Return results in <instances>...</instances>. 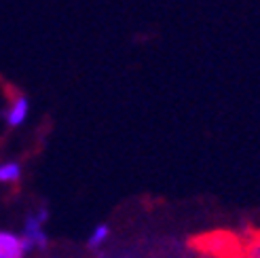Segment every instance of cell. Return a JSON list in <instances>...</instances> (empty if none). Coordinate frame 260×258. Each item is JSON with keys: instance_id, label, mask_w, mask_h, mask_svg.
Instances as JSON below:
<instances>
[{"instance_id": "1", "label": "cell", "mask_w": 260, "mask_h": 258, "mask_svg": "<svg viewBox=\"0 0 260 258\" xmlns=\"http://www.w3.org/2000/svg\"><path fill=\"white\" fill-rule=\"evenodd\" d=\"M190 248L205 258H241L243 237L233 231H210L192 237Z\"/></svg>"}, {"instance_id": "2", "label": "cell", "mask_w": 260, "mask_h": 258, "mask_svg": "<svg viewBox=\"0 0 260 258\" xmlns=\"http://www.w3.org/2000/svg\"><path fill=\"white\" fill-rule=\"evenodd\" d=\"M47 218H49L47 208L36 210V212H32L28 218H25L23 233H21V241H23L25 250H32V248L43 250V248H47L49 237H47L45 229H43V227H45V222H47Z\"/></svg>"}, {"instance_id": "3", "label": "cell", "mask_w": 260, "mask_h": 258, "mask_svg": "<svg viewBox=\"0 0 260 258\" xmlns=\"http://www.w3.org/2000/svg\"><path fill=\"white\" fill-rule=\"evenodd\" d=\"M28 112H30V102L25 95H15L11 100V104L3 110V117H5V123L9 127H21L25 123V119H28Z\"/></svg>"}, {"instance_id": "4", "label": "cell", "mask_w": 260, "mask_h": 258, "mask_svg": "<svg viewBox=\"0 0 260 258\" xmlns=\"http://www.w3.org/2000/svg\"><path fill=\"white\" fill-rule=\"evenodd\" d=\"M25 246L19 235L0 231V258H25Z\"/></svg>"}, {"instance_id": "5", "label": "cell", "mask_w": 260, "mask_h": 258, "mask_svg": "<svg viewBox=\"0 0 260 258\" xmlns=\"http://www.w3.org/2000/svg\"><path fill=\"white\" fill-rule=\"evenodd\" d=\"M243 256L241 258H260V229L243 231Z\"/></svg>"}, {"instance_id": "6", "label": "cell", "mask_w": 260, "mask_h": 258, "mask_svg": "<svg viewBox=\"0 0 260 258\" xmlns=\"http://www.w3.org/2000/svg\"><path fill=\"white\" fill-rule=\"evenodd\" d=\"M21 180V165L17 161H5L0 163V182L3 184H15Z\"/></svg>"}, {"instance_id": "7", "label": "cell", "mask_w": 260, "mask_h": 258, "mask_svg": "<svg viewBox=\"0 0 260 258\" xmlns=\"http://www.w3.org/2000/svg\"><path fill=\"white\" fill-rule=\"evenodd\" d=\"M108 235H110V229L106 227V224H98L95 229H93V233L89 235V239H87V246L91 248V250H98L104 241L108 239Z\"/></svg>"}]
</instances>
